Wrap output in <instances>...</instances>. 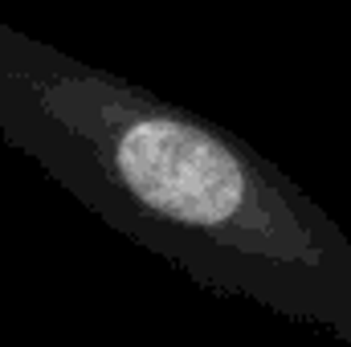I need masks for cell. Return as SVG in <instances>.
Returning <instances> with one entry per match:
<instances>
[{
	"instance_id": "6da1fadb",
	"label": "cell",
	"mask_w": 351,
	"mask_h": 347,
	"mask_svg": "<svg viewBox=\"0 0 351 347\" xmlns=\"http://www.w3.org/2000/svg\"><path fill=\"white\" fill-rule=\"evenodd\" d=\"M119 168L143 204L200 229L233 221L250 196L245 168L233 152L188 123H135L119 143Z\"/></svg>"
}]
</instances>
